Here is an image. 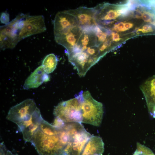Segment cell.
<instances>
[{
	"instance_id": "1",
	"label": "cell",
	"mask_w": 155,
	"mask_h": 155,
	"mask_svg": "<svg viewBox=\"0 0 155 155\" xmlns=\"http://www.w3.org/2000/svg\"><path fill=\"white\" fill-rule=\"evenodd\" d=\"M69 61L76 69L80 77L87 71L103 56L97 44L94 27L83 28L76 44L65 53Z\"/></svg>"
},
{
	"instance_id": "2",
	"label": "cell",
	"mask_w": 155,
	"mask_h": 155,
	"mask_svg": "<svg viewBox=\"0 0 155 155\" xmlns=\"http://www.w3.org/2000/svg\"><path fill=\"white\" fill-rule=\"evenodd\" d=\"M68 141L64 125L57 127L43 119L30 142L40 155H66Z\"/></svg>"
},
{
	"instance_id": "3",
	"label": "cell",
	"mask_w": 155,
	"mask_h": 155,
	"mask_svg": "<svg viewBox=\"0 0 155 155\" xmlns=\"http://www.w3.org/2000/svg\"><path fill=\"white\" fill-rule=\"evenodd\" d=\"M53 24L55 41L66 49L76 44L83 30L76 18L66 10L57 13Z\"/></svg>"
},
{
	"instance_id": "4",
	"label": "cell",
	"mask_w": 155,
	"mask_h": 155,
	"mask_svg": "<svg viewBox=\"0 0 155 155\" xmlns=\"http://www.w3.org/2000/svg\"><path fill=\"white\" fill-rule=\"evenodd\" d=\"M78 94L82 110V123L99 126L104 113L102 104L95 100L88 91H82Z\"/></svg>"
},
{
	"instance_id": "5",
	"label": "cell",
	"mask_w": 155,
	"mask_h": 155,
	"mask_svg": "<svg viewBox=\"0 0 155 155\" xmlns=\"http://www.w3.org/2000/svg\"><path fill=\"white\" fill-rule=\"evenodd\" d=\"M69 140L65 152L66 155H80L86 144L92 135L81 123H66Z\"/></svg>"
},
{
	"instance_id": "6",
	"label": "cell",
	"mask_w": 155,
	"mask_h": 155,
	"mask_svg": "<svg viewBox=\"0 0 155 155\" xmlns=\"http://www.w3.org/2000/svg\"><path fill=\"white\" fill-rule=\"evenodd\" d=\"M53 114L65 123L72 122L81 123L82 110L78 94L69 100L63 101L55 107Z\"/></svg>"
},
{
	"instance_id": "7",
	"label": "cell",
	"mask_w": 155,
	"mask_h": 155,
	"mask_svg": "<svg viewBox=\"0 0 155 155\" xmlns=\"http://www.w3.org/2000/svg\"><path fill=\"white\" fill-rule=\"evenodd\" d=\"M38 108L33 99H27L11 107L6 118L18 125L30 120Z\"/></svg>"
},
{
	"instance_id": "8",
	"label": "cell",
	"mask_w": 155,
	"mask_h": 155,
	"mask_svg": "<svg viewBox=\"0 0 155 155\" xmlns=\"http://www.w3.org/2000/svg\"><path fill=\"white\" fill-rule=\"evenodd\" d=\"M46 30L43 16L25 14L24 24L20 35V41L30 36L44 32Z\"/></svg>"
},
{
	"instance_id": "9",
	"label": "cell",
	"mask_w": 155,
	"mask_h": 155,
	"mask_svg": "<svg viewBox=\"0 0 155 155\" xmlns=\"http://www.w3.org/2000/svg\"><path fill=\"white\" fill-rule=\"evenodd\" d=\"M76 18L82 28L93 27L97 25L95 19L96 10L95 7L89 8L80 7L76 9L67 10Z\"/></svg>"
},
{
	"instance_id": "10",
	"label": "cell",
	"mask_w": 155,
	"mask_h": 155,
	"mask_svg": "<svg viewBox=\"0 0 155 155\" xmlns=\"http://www.w3.org/2000/svg\"><path fill=\"white\" fill-rule=\"evenodd\" d=\"M140 89L145 97L149 113L155 118V75L144 82Z\"/></svg>"
},
{
	"instance_id": "11",
	"label": "cell",
	"mask_w": 155,
	"mask_h": 155,
	"mask_svg": "<svg viewBox=\"0 0 155 155\" xmlns=\"http://www.w3.org/2000/svg\"><path fill=\"white\" fill-rule=\"evenodd\" d=\"M43 119L38 108L30 121L18 126L19 131L22 132L23 138L26 140L30 139L38 128Z\"/></svg>"
},
{
	"instance_id": "12",
	"label": "cell",
	"mask_w": 155,
	"mask_h": 155,
	"mask_svg": "<svg viewBox=\"0 0 155 155\" xmlns=\"http://www.w3.org/2000/svg\"><path fill=\"white\" fill-rule=\"evenodd\" d=\"M50 77L42 65L37 67L27 78L23 86L24 89L37 88L43 82L49 81Z\"/></svg>"
},
{
	"instance_id": "13",
	"label": "cell",
	"mask_w": 155,
	"mask_h": 155,
	"mask_svg": "<svg viewBox=\"0 0 155 155\" xmlns=\"http://www.w3.org/2000/svg\"><path fill=\"white\" fill-rule=\"evenodd\" d=\"M104 144L100 136L92 135L86 144L80 155H102Z\"/></svg>"
},
{
	"instance_id": "14",
	"label": "cell",
	"mask_w": 155,
	"mask_h": 155,
	"mask_svg": "<svg viewBox=\"0 0 155 155\" xmlns=\"http://www.w3.org/2000/svg\"><path fill=\"white\" fill-rule=\"evenodd\" d=\"M58 61L57 57L54 54L46 55L43 59L42 65L45 72L47 74L52 72L56 68Z\"/></svg>"
},
{
	"instance_id": "15",
	"label": "cell",
	"mask_w": 155,
	"mask_h": 155,
	"mask_svg": "<svg viewBox=\"0 0 155 155\" xmlns=\"http://www.w3.org/2000/svg\"><path fill=\"white\" fill-rule=\"evenodd\" d=\"M133 155H155L148 148L137 142L136 150Z\"/></svg>"
},
{
	"instance_id": "16",
	"label": "cell",
	"mask_w": 155,
	"mask_h": 155,
	"mask_svg": "<svg viewBox=\"0 0 155 155\" xmlns=\"http://www.w3.org/2000/svg\"><path fill=\"white\" fill-rule=\"evenodd\" d=\"M112 30L117 32H123L126 30L125 28L124 22H120L119 23L115 24L112 28Z\"/></svg>"
},
{
	"instance_id": "17",
	"label": "cell",
	"mask_w": 155,
	"mask_h": 155,
	"mask_svg": "<svg viewBox=\"0 0 155 155\" xmlns=\"http://www.w3.org/2000/svg\"><path fill=\"white\" fill-rule=\"evenodd\" d=\"M0 20L2 23L5 24H7L9 22V15L7 12H5L1 13Z\"/></svg>"
},
{
	"instance_id": "18",
	"label": "cell",
	"mask_w": 155,
	"mask_h": 155,
	"mask_svg": "<svg viewBox=\"0 0 155 155\" xmlns=\"http://www.w3.org/2000/svg\"><path fill=\"white\" fill-rule=\"evenodd\" d=\"M153 31L152 26L148 24L144 25L142 28H139L137 30V32H141L143 33L150 32Z\"/></svg>"
},
{
	"instance_id": "19",
	"label": "cell",
	"mask_w": 155,
	"mask_h": 155,
	"mask_svg": "<svg viewBox=\"0 0 155 155\" xmlns=\"http://www.w3.org/2000/svg\"><path fill=\"white\" fill-rule=\"evenodd\" d=\"M111 39L113 41L115 42L119 41L121 39L119 34L114 32H112L111 34Z\"/></svg>"
},
{
	"instance_id": "20",
	"label": "cell",
	"mask_w": 155,
	"mask_h": 155,
	"mask_svg": "<svg viewBox=\"0 0 155 155\" xmlns=\"http://www.w3.org/2000/svg\"><path fill=\"white\" fill-rule=\"evenodd\" d=\"M124 26L126 31L132 28L133 26V24L129 22H124Z\"/></svg>"
}]
</instances>
